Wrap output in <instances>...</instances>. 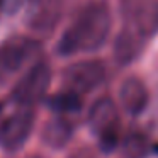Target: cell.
Here are the masks:
<instances>
[{
    "mask_svg": "<svg viewBox=\"0 0 158 158\" xmlns=\"http://www.w3.org/2000/svg\"><path fill=\"white\" fill-rule=\"evenodd\" d=\"M70 158H94V156H92V153L85 148V150H80V151H77V153H73Z\"/></svg>",
    "mask_w": 158,
    "mask_h": 158,
    "instance_id": "obj_13",
    "label": "cell"
},
{
    "mask_svg": "<svg viewBox=\"0 0 158 158\" xmlns=\"http://www.w3.org/2000/svg\"><path fill=\"white\" fill-rule=\"evenodd\" d=\"M146 38L141 36L133 26L127 22L121 32L117 34L116 43H114V56L119 65H129L133 63L138 56L141 55L144 48Z\"/></svg>",
    "mask_w": 158,
    "mask_h": 158,
    "instance_id": "obj_8",
    "label": "cell"
},
{
    "mask_svg": "<svg viewBox=\"0 0 158 158\" xmlns=\"http://www.w3.org/2000/svg\"><path fill=\"white\" fill-rule=\"evenodd\" d=\"M46 104L49 109L55 110L60 116H70V114H75L82 109V95L65 89L55 95L48 97Z\"/></svg>",
    "mask_w": 158,
    "mask_h": 158,
    "instance_id": "obj_11",
    "label": "cell"
},
{
    "mask_svg": "<svg viewBox=\"0 0 158 158\" xmlns=\"http://www.w3.org/2000/svg\"><path fill=\"white\" fill-rule=\"evenodd\" d=\"M4 4H5V0H0V14H2V7H4Z\"/></svg>",
    "mask_w": 158,
    "mask_h": 158,
    "instance_id": "obj_14",
    "label": "cell"
},
{
    "mask_svg": "<svg viewBox=\"0 0 158 158\" xmlns=\"http://www.w3.org/2000/svg\"><path fill=\"white\" fill-rule=\"evenodd\" d=\"M41 53V43L27 36H10L0 44V87Z\"/></svg>",
    "mask_w": 158,
    "mask_h": 158,
    "instance_id": "obj_4",
    "label": "cell"
},
{
    "mask_svg": "<svg viewBox=\"0 0 158 158\" xmlns=\"http://www.w3.org/2000/svg\"><path fill=\"white\" fill-rule=\"evenodd\" d=\"M51 83V66L44 60H38L19 78L10 92V99L17 107H32L44 99Z\"/></svg>",
    "mask_w": 158,
    "mask_h": 158,
    "instance_id": "obj_3",
    "label": "cell"
},
{
    "mask_svg": "<svg viewBox=\"0 0 158 158\" xmlns=\"http://www.w3.org/2000/svg\"><path fill=\"white\" fill-rule=\"evenodd\" d=\"M148 139L139 133H133L124 141V151L127 158H143L148 153Z\"/></svg>",
    "mask_w": 158,
    "mask_h": 158,
    "instance_id": "obj_12",
    "label": "cell"
},
{
    "mask_svg": "<svg viewBox=\"0 0 158 158\" xmlns=\"http://www.w3.org/2000/svg\"><path fill=\"white\" fill-rule=\"evenodd\" d=\"M119 100L129 116H139L144 112L150 102L148 87L139 77H127L119 89Z\"/></svg>",
    "mask_w": 158,
    "mask_h": 158,
    "instance_id": "obj_7",
    "label": "cell"
},
{
    "mask_svg": "<svg viewBox=\"0 0 158 158\" xmlns=\"http://www.w3.org/2000/svg\"><path fill=\"white\" fill-rule=\"evenodd\" d=\"M106 75V65L100 60H83L66 66L63 72V83L66 90L83 95L102 85Z\"/></svg>",
    "mask_w": 158,
    "mask_h": 158,
    "instance_id": "obj_6",
    "label": "cell"
},
{
    "mask_svg": "<svg viewBox=\"0 0 158 158\" xmlns=\"http://www.w3.org/2000/svg\"><path fill=\"white\" fill-rule=\"evenodd\" d=\"M129 24L144 38H151L158 32V2L148 0L134 7Z\"/></svg>",
    "mask_w": 158,
    "mask_h": 158,
    "instance_id": "obj_10",
    "label": "cell"
},
{
    "mask_svg": "<svg viewBox=\"0 0 158 158\" xmlns=\"http://www.w3.org/2000/svg\"><path fill=\"white\" fill-rule=\"evenodd\" d=\"M2 110H4V104L0 102V114H2Z\"/></svg>",
    "mask_w": 158,
    "mask_h": 158,
    "instance_id": "obj_16",
    "label": "cell"
},
{
    "mask_svg": "<svg viewBox=\"0 0 158 158\" xmlns=\"http://www.w3.org/2000/svg\"><path fill=\"white\" fill-rule=\"evenodd\" d=\"M29 158H44V156H41V155H31Z\"/></svg>",
    "mask_w": 158,
    "mask_h": 158,
    "instance_id": "obj_15",
    "label": "cell"
},
{
    "mask_svg": "<svg viewBox=\"0 0 158 158\" xmlns=\"http://www.w3.org/2000/svg\"><path fill=\"white\" fill-rule=\"evenodd\" d=\"M89 127L99 141V148L104 153H110L119 144L121 117L117 106L110 97H100L92 104L89 110Z\"/></svg>",
    "mask_w": 158,
    "mask_h": 158,
    "instance_id": "obj_2",
    "label": "cell"
},
{
    "mask_svg": "<svg viewBox=\"0 0 158 158\" xmlns=\"http://www.w3.org/2000/svg\"><path fill=\"white\" fill-rule=\"evenodd\" d=\"M73 131H75V126L70 121V117L56 114L53 119H49L44 124L41 139L44 141L46 146L53 148V150H61L73 138Z\"/></svg>",
    "mask_w": 158,
    "mask_h": 158,
    "instance_id": "obj_9",
    "label": "cell"
},
{
    "mask_svg": "<svg viewBox=\"0 0 158 158\" xmlns=\"http://www.w3.org/2000/svg\"><path fill=\"white\" fill-rule=\"evenodd\" d=\"M32 107H17L12 114L0 121V146L9 153L19 151L26 144L34 127Z\"/></svg>",
    "mask_w": 158,
    "mask_h": 158,
    "instance_id": "obj_5",
    "label": "cell"
},
{
    "mask_svg": "<svg viewBox=\"0 0 158 158\" xmlns=\"http://www.w3.org/2000/svg\"><path fill=\"white\" fill-rule=\"evenodd\" d=\"M112 29L110 7L104 0H94L83 5L63 31L56 53L60 56H72L78 53H92L106 44Z\"/></svg>",
    "mask_w": 158,
    "mask_h": 158,
    "instance_id": "obj_1",
    "label": "cell"
}]
</instances>
